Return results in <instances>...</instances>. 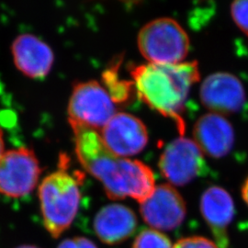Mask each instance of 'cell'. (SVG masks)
Segmentation results:
<instances>
[{"label": "cell", "instance_id": "obj_1", "mask_svg": "<svg viewBox=\"0 0 248 248\" xmlns=\"http://www.w3.org/2000/svg\"><path fill=\"white\" fill-rule=\"evenodd\" d=\"M72 129L80 164L101 182L109 199L130 197L142 203L152 195L156 186L150 168L140 161L120 157L111 153L97 131L83 127Z\"/></svg>", "mask_w": 248, "mask_h": 248}, {"label": "cell", "instance_id": "obj_2", "mask_svg": "<svg viewBox=\"0 0 248 248\" xmlns=\"http://www.w3.org/2000/svg\"><path fill=\"white\" fill-rule=\"evenodd\" d=\"M136 92L145 104L177 124L181 135L185 132L182 113L191 87L200 79L197 62L176 64L146 63L132 69Z\"/></svg>", "mask_w": 248, "mask_h": 248}, {"label": "cell", "instance_id": "obj_3", "mask_svg": "<svg viewBox=\"0 0 248 248\" xmlns=\"http://www.w3.org/2000/svg\"><path fill=\"white\" fill-rule=\"evenodd\" d=\"M38 197L45 230L57 239L69 229L78 212L79 181L64 169H60L42 180Z\"/></svg>", "mask_w": 248, "mask_h": 248}, {"label": "cell", "instance_id": "obj_4", "mask_svg": "<svg viewBox=\"0 0 248 248\" xmlns=\"http://www.w3.org/2000/svg\"><path fill=\"white\" fill-rule=\"evenodd\" d=\"M142 56L157 64H176L186 58L189 39L185 30L173 18H160L142 27L138 34Z\"/></svg>", "mask_w": 248, "mask_h": 248}, {"label": "cell", "instance_id": "obj_5", "mask_svg": "<svg viewBox=\"0 0 248 248\" xmlns=\"http://www.w3.org/2000/svg\"><path fill=\"white\" fill-rule=\"evenodd\" d=\"M115 103L107 89L97 81L77 84L68 104V120L72 128L83 127L101 131L115 115Z\"/></svg>", "mask_w": 248, "mask_h": 248}, {"label": "cell", "instance_id": "obj_6", "mask_svg": "<svg viewBox=\"0 0 248 248\" xmlns=\"http://www.w3.org/2000/svg\"><path fill=\"white\" fill-rule=\"evenodd\" d=\"M42 168L34 151L19 147L0 157V194L19 199L31 194L39 183Z\"/></svg>", "mask_w": 248, "mask_h": 248}, {"label": "cell", "instance_id": "obj_7", "mask_svg": "<svg viewBox=\"0 0 248 248\" xmlns=\"http://www.w3.org/2000/svg\"><path fill=\"white\" fill-rule=\"evenodd\" d=\"M159 169L171 184L184 186L203 172V153L194 141L179 137L170 142L162 153Z\"/></svg>", "mask_w": 248, "mask_h": 248}, {"label": "cell", "instance_id": "obj_8", "mask_svg": "<svg viewBox=\"0 0 248 248\" xmlns=\"http://www.w3.org/2000/svg\"><path fill=\"white\" fill-rule=\"evenodd\" d=\"M140 204L143 221L155 230H174L186 217L185 201L169 184L155 186L152 195Z\"/></svg>", "mask_w": 248, "mask_h": 248}, {"label": "cell", "instance_id": "obj_9", "mask_svg": "<svg viewBox=\"0 0 248 248\" xmlns=\"http://www.w3.org/2000/svg\"><path fill=\"white\" fill-rule=\"evenodd\" d=\"M99 135L108 150L124 158L139 154L148 142V132L142 121L124 112L116 113Z\"/></svg>", "mask_w": 248, "mask_h": 248}, {"label": "cell", "instance_id": "obj_10", "mask_svg": "<svg viewBox=\"0 0 248 248\" xmlns=\"http://www.w3.org/2000/svg\"><path fill=\"white\" fill-rule=\"evenodd\" d=\"M200 96L204 106L213 113L232 114L238 112L246 102L245 88L234 75L215 73L204 79Z\"/></svg>", "mask_w": 248, "mask_h": 248}, {"label": "cell", "instance_id": "obj_11", "mask_svg": "<svg viewBox=\"0 0 248 248\" xmlns=\"http://www.w3.org/2000/svg\"><path fill=\"white\" fill-rule=\"evenodd\" d=\"M11 54L16 68L27 78H45L53 67L54 54L51 47L37 36L18 35L11 45Z\"/></svg>", "mask_w": 248, "mask_h": 248}, {"label": "cell", "instance_id": "obj_12", "mask_svg": "<svg viewBox=\"0 0 248 248\" xmlns=\"http://www.w3.org/2000/svg\"><path fill=\"white\" fill-rule=\"evenodd\" d=\"M202 214L219 248L229 247L228 229L234 217V202L227 190L221 186H210L201 200Z\"/></svg>", "mask_w": 248, "mask_h": 248}, {"label": "cell", "instance_id": "obj_13", "mask_svg": "<svg viewBox=\"0 0 248 248\" xmlns=\"http://www.w3.org/2000/svg\"><path fill=\"white\" fill-rule=\"evenodd\" d=\"M193 135L202 152L214 158L228 155L234 143V131L230 122L223 115L213 112L197 121Z\"/></svg>", "mask_w": 248, "mask_h": 248}, {"label": "cell", "instance_id": "obj_14", "mask_svg": "<svg viewBox=\"0 0 248 248\" xmlns=\"http://www.w3.org/2000/svg\"><path fill=\"white\" fill-rule=\"evenodd\" d=\"M94 231L102 243L118 245L130 238L136 231L137 217L133 211L122 204L103 207L95 216Z\"/></svg>", "mask_w": 248, "mask_h": 248}, {"label": "cell", "instance_id": "obj_15", "mask_svg": "<svg viewBox=\"0 0 248 248\" xmlns=\"http://www.w3.org/2000/svg\"><path fill=\"white\" fill-rule=\"evenodd\" d=\"M103 79L106 86L105 89L115 104L128 101L132 92V84L119 78L116 67L108 69L103 75Z\"/></svg>", "mask_w": 248, "mask_h": 248}, {"label": "cell", "instance_id": "obj_16", "mask_svg": "<svg viewBox=\"0 0 248 248\" xmlns=\"http://www.w3.org/2000/svg\"><path fill=\"white\" fill-rule=\"evenodd\" d=\"M132 248H173L167 235L160 231L145 229L134 240Z\"/></svg>", "mask_w": 248, "mask_h": 248}, {"label": "cell", "instance_id": "obj_17", "mask_svg": "<svg viewBox=\"0 0 248 248\" xmlns=\"http://www.w3.org/2000/svg\"><path fill=\"white\" fill-rule=\"evenodd\" d=\"M231 13L235 24L248 36V0L233 2L231 5Z\"/></svg>", "mask_w": 248, "mask_h": 248}, {"label": "cell", "instance_id": "obj_18", "mask_svg": "<svg viewBox=\"0 0 248 248\" xmlns=\"http://www.w3.org/2000/svg\"><path fill=\"white\" fill-rule=\"evenodd\" d=\"M173 248H219L212 241L202 236H189L178 240Z\"/></svg>", "mask_w": 248, "mask_h": 248}, {"label": "cell", "instance_id": "obj_19", "mask_svg": "<svg viewBox=\"0 0 248 248\" xmlns=\"http://www.w3.org/2000/svg\"><path fill=\"white\" fill-rule=\"evenodd\" d=\"M57 248H98V247L91 240L82 236H77L63 240Z\"/></svg>", "mask_w": 248, "mask_h": 248}, {"label": "cell", "instance_id": "obj_20", "mask_svg": "<svg viewBox=\"0 0 248 248\" xmlns=\"http://www.w3.org/2000/svg\"><path fill=\"white\" fill-rule=\"evenodd\" d=\"M242 198L248 206V177L242 186Z\"/></svg>", "mask_w": 248, "mask_h": 248}, {"label": "cell", "instance_id": "obj_21", "mask_svg": "<svg viewBox=\"0 0 248 248\" xmlns=\"http://www.w3.org/2000/svg\"><path fill=\"white\" fill-rule=\"evenodd\" d=\"M5 141H4V133L3 130L0 128V157L5 152Z\"/></svg>", "mask_w": 248, "mask_h": 248}, {"label": "cell", "instance_id": "obj_22", "mask_svg": "<svg viewBox=\"0 0 248 248\" xmlns=\"http://www.w3.org/2000/svg\"><path fill=\"white\" fill-rule=\"evenodd\" d=\"M16 248H38L37 246L34 245H21V246H18Z\"/></svg>", "mask_w": 248, "mask_h": 248}]
</instances>
